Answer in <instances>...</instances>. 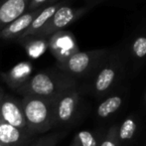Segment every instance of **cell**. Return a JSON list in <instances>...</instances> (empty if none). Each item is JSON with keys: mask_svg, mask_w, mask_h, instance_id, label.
I'll return each mask as SVG.
<instances>
[{"mask_svg": "<svg viewBox=\"0 0 146 146\" xmlns=\"http://www.w3.org/2000/svg\"><path fill=\"white\" fill-rule=\"evenodd\" d=\"M76 87V82L71 76L64 72L50 71L39 72L32 76L30 80L17 90L23 96H35L40 98L55 100L66 90Z\"/></svg>", "mask_w": 146, "mask_h": 146, "instance_id": "obj_1", "label": "cell"}, {"mask_svg": "<svg viewBox=\"0 0 146 146\" xmlns=\"http://www.w3.org/2000/svg\"><path fill=\"white\" fill-rule=\"evenodd\" d=\"M21 104L28 131L35 135L54 129V100L23 96Z\"/></svg>", "mask_w": 146, "mask_h": 146, "instance_id": "obj_2", "label": "cell"}, {"mask_svg": "<svg viewBox=\"0 0 146 146\" xmlns=\"http://www.w3.org/2000/svg\"><path fill=\"white\" fill-rule=\"evenodd\" d=\"M82 98L77 87L66 90L54 100V128L69 126L77 121L81 112Z\"/></svg>", "mask_w": 146, "mask_h": 146, "instance_id": "obj_3", "label": "cell"}, {"mask_svg": "<svg viewBox=\"0 0 146 146\" xmlns=\"http://www.w3.org/2000/svg\"><path fill=\"white\" fill-rule=\"evenodd\" d=\"M0 120L12 126L28 130L21 98L5 94L2 102H0Z\"/></svg>", "mask_w": 146, "mask_h": 146, "instance_id": "obj_4", "label": "cell"}, {"mask_svg": "<svg viewBox=\"0 0 146 146\" xmlns=\"http://www.w3.org/2000/svg\"><path fill=\"white\" fill-rule=\"evenodd\" d=\"M76 17V12L72 8L68 6L60 7L55 14L50 18L48 22L42 27V29L39 31L35 36L38 38L46 39L48 37L52 36L54 33L58 32L59 30L65 28L69 25L71 22L74 21Z\"/></svg>", "mask_w": 146, "mask_h": 146, "instance_id": "obj_5", "label": "cell"}, {"mask_svg": "<svg viewBox=\"0 0 146 146\" xmlns=\"http://www.w3.org/2000/svg\"><path fill=\"white\" fill-rule=\"evenodd\" d=\"M33 73V66L29 62H20L7 72L0 73L2 81L9 88L17 92L30 80Z\"/></svg>", "mask_w": 146, "mask_h": 146, "instance_id": "obj_6", "label": "cell"}, {"mask_svg": "<svg viewBox=\"0 0 146 146\" xmlns=\"http://www.w3.org/2000/svg\"><path fill=\"white\" fill-rule=\"evenodd\" d=\"M34 135L26 129L12 126L0 120V144L3 146H28Z\"/></svg>", "mask_w": 146, "mask_h": 146, "instance_id": "obj_7", "label": "cell"}, {"mask_svg": "<svg viewBox=\"0 0 146 146\" xmlns=\"http://www.w3.org/2000/svg\"><path fill=\"white\" fill-rule=\"evenodd\" d=\"M42 9L43 8H39V9L33 10V11L26 12L16 20H14L13 22L5 26L0 31V39L5 41L20 40L21 36L29 28L33 20L36 18V16L40 13Z\"/></svg>", "mask_w": 146, "mask_h": 146, "instance_id": "obj_8", "label": "cell"}, {"mask_svg": "<svg viewBox=\"0 0 146 146\" xmlns=\"http://www.w3.org/2000/svg\"><path fill=\"white\" fill-rule=\"evenodd\" d=\"M48 44L50 51L56 57L59 63H63L77 53L75 52L76 45L73 38L63 32H56L50 36Z\"/></svg>", "mask_w": 146, "mask_h": 146, "instance_id": "obj_9", "label": "cell"}, {"mask_svg": "<svg viewBox=\"0 0 146 146\" xmlns=\"http://www.w3.org/2000/svg\"><path fill=\"white\" fill-rule=\"evenodd\" d=\"M30 0H3L0 3V31L26 13Z\"/></svg>", "mask_w": 146, "mask_h": 146, "instance_id": "obj_10", "label": "cell"}, {"mask_svg": "<svg viewBox=\"0 0 146 146\" xmlns=\"http://www.w3.org/2000/svg\"><path fill=\"white\" fill-rule=\"evenodd\" d=\"M92 64V57L84 52H77L63 63H59L61 71L69 76H80L85 74Z\"/></svg>", "mask_w": 146, "mask_h": 146, "instance_id": "obj_11", "label": "cell"}, {"mask_svg": "<svg viewBox=\"0 0 146 146\" xmlns=\"http://www.w3.org/2000/svg\"><path fill=\"white\" fill-rule=\"evenodd\" d=\"M60 7H61V4L50 5V6H47V7L43 8L40 11V13L36 16V18L33 20V22L31 23L29 28H28V29L25 31V33L21 36L19 41L23 40V39H25V38H28V37L35 36L39 31L42 29L43 26L50 20V18L54 15L55 12H56Z\"/></svg>", "mask_w": 146, "mask_h": 146, "instance_id": "obj_12", "label": "cell"}, {"mask_svg": "<svg viewBox=\"0 0 146 146\" xmlns=\"http://www.w3.org/2000/svg\"><path fill=\"white\" fill-rule=\"evenodd\" d=\"M116 79V73L111 68H104L98 73L94 83V94L102 98L112 87Z\"/></svg>", "mask_w": 146, "mask_h": 146, "instance_id": "obj_13", "label": "cell"}, {"mask_svg": "<svg viewBox=\"0 0 146 146\" xmlns=\"http://www.w3.org/2000/svg\"><path fill=\"white\" fill-rule=\"evenodd\" d=\"M137 120L133 115L127 116L119 126H117V139L119 146L129 143L135 136L137 131Z\"/></svg>", "mask_w": 146, "mask_h": 146, "instance_id": "obj_14", "label": "cell"}, {"mask_svg": "<svg viewBox=\"0 0 146 146\" xmlns=\"http://www.w3.org/2000/svg\"><path fill=\"white\" fill-rule=\"evenodd\" d=\"M21 42L28 57L34 60L44 55L49 48L48 41L46 39L38 38V37H28L21 40Z\"/></svg>", "mask_w": 146, "mask_h": 146, "instance_id": "obj_15", "label": "cell"}, {"mask_svg": "<svg viewBox=\"0 0 146 146\" xmlns=\"http://www.w3.org/2000/svg\"><path fill=\"white\" fill-rule=\"evenodd\" d=\"M104 134L106 133L98 130H82L74 136L71 144L73 146H100Z\"/></svg>", "mask_w": 146, "mask_h": 146, "instance_id": "obj_16", "label": "cell"}, {"mask_svg": "<svg viewBox=\"0 0 146 146\" xmlns=\"http://www.w3.org/2000/svg\"><path fill=\"white\" fill-rule=\"evenodd\" d=\"M123 100L119 96H111L106 98L98 104L96 108V115L100 118H108L114 114L122 106Z\"/></svg>", "mask_w": 146, "mask_h": 146, "instance_id": "obj_17", "label": "cell"}, {"mask_svg": "<svg viewBox=\"0 0 146 146\" xmlns=\"http://www.w3.org/2000/svg\"><path fill=\"white\" fill-rule=\"evenodd\" d=\"M67 135L66 130H60L50 134L43 135L32 141L28 146H57V144Z\"/></svg>", "mask_w": 146, "mask_h": 146, "instance_id": "obj_18", "label": "cell"}, {"mask_svg": "<svg viewBox=\"0 0 146 146\" xmlns=\"http://www.w3.org/2000/svg\"><path fill=\"white\" fill-rule=\"evenodd\" d=\"M100 146H119L117 139V125L113 124L108 129Z\"/></svg>", "mask_w": 146, "mask_h": 146, "instance_id": "obj_19", "label": "cell"}, {"mask_svg": "<svg viewBox=\"0 0 146 146\" xmlns=\"http://www.w3.org/2000/svg\"><path fill=\"white\" fill-rule=\"evenodd\" d=\"M133 51L139 58H142L146 55V38H138L133 44Z\"/></svg>", "mask_w": 146, "mask_h": 146, "instance_id": "obj_20", "label": "cell"}, {"mask_svg": "<svg viewBox=\"0 0 146 146\" xmlns=\"http://www.w3.org/2000/svg\"><path fill=\"white\" fill-rule=\"evenodd\" d=\"M48 0H30L29 5H28V9L29 11H33V10L39 9V8H43L45 3Z\"/></svg>", "mask_w": 146, "mask_h": 146, "instance_id": "obj_21", "label": "cell"}, {"mask_svg": "<svg viewBox=\"0 0 146 146\" xmlns=\"http://www.w3.org/2000/svg\"><path fill=\"white\" fill-rule=\"evenodd\" d=\"M4 96H5V92L3 90V88H0V102H2V100H3Z\"/></svg>", "mask_w": 146, "mask_h": 146, "instance_id": "obj_22", "label": "cell"}, {"mask_svg": "<svg viewBox=\"0 0 146 146\" xmlns=\"http://www.w3.org/2000/svg\"><path fill=\"white\" fill-rule=\"evenodd\" d=\"M54 1H57V0H49V2H50V3H52V2H54Z\"/></svg>", "mask_w": 146, "mask_h": 146, "instance_id": "obj_23", "label": "cell"}, {"mask_svg": "<svg viewBox=\"0 0 146 146\" xmlns=\"http://www.w3.org/2000/svg\"><path fill=\"white\" fill-rule=\"evenodd\" d=\"M145 104H146V94H145Z\"/></svg>", "mask_w": 146, "mask_h": 146, "instance_id": "obj_24", "label": "cell"}, {"mask_svg": "<svg viewBox=\"0 0 146 146\" xmlns=\"http://www.w3.org/2000/svg\"><path fill=\"white\" fill-rule=\"evenodd\" d=\"M69 146H73V145H72V144H70V145H69Z\"/></svg>", "mask_w": 146, "mask_h": 146, "instance_id": "obj_25", "label": "cell"}, {"mask_svg": "<svg viewBox=\"0 0 146 146\" xmlns=\"http://www.w3.org/2000/svg\"><path fill=\"white\" fill-rule=\"evenodd\" d=\"M0 146H3V145H1V144H0Z\"/></svg>", "mask_w": 146, "mask_h": 146, "instance_id": "obj_26", "label": "cell"}, {"mask_svg": "<svg viewBox=\"0 0 146 146\" xmlns=\"http://www.w3.org/2000/svg\"><path fill=\"white\" fill-rule=\"evenodd\" d=\"M145 146H146V144H145Z\"/></svg>", "mask_w": 146, "mask_h": 146, "instance_id": "obj_27", "label": "cell"}]
</instances>
